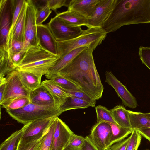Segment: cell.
Listing matches in <instances>:
<instances>
[{
    "label": "cell",
    "mask_w": 150,
    "mask_h": 150,
    "mask_svg": "<svg viewBox=\"0 0 150 150\" xmlns=\"http://www.w3.org/2000/svg\"><path fill=\"white\" fill-rule=\"evenodd\" d=\"M94 50L88 47L83 50L58 74L75 83L96 100L102 97L104 87L94 62Z\"/></svg>",
    "instance_id": "6da1fadb"
},
{
    "label": "cell",
    "mask_w": 150,
    "mask_h": 150,
    "mask_svg": "<svg viewBox=\"0 0 150 150\" xmlns=\"http://www.w3.org/2000/svg\"><path fill=\"white\" fill-rule=\"evenodd\" d=\"M150 23V0H115L112 11L102 26L107 33L123 26Z\"/></svg>",
    "instance_id": "7a4b0ae2"
},
{
    "label": "cell",
    "mask_w": 150,
    "mask_h": 150,
    "mask_svg": "<svg viewBox=\"0 0 150 150\" xmlns=\"http://www.w3.org/2000/svg\"><path fill=\"white\" fill-rule=\"evenodd\" d=\"M59 58L39 45H30L26 48L22 60L15 70L45 75Z\"/></svg>",
    "instance_id": "3957f363"
},
{
    "label": "cell",
    "mask_w": 150,
    "mask_h": 150,
    "mask_svg": "<svg viewBox=\"0 0 150 150\" xmlns=\"http://www.w3.org/2000/svg\"><path fill=\"white\" fill-rule=\"evenodd\" d=\"M107 33L101 27L87 28L79 35L72 39L57 41L58 56L62 57L71 51L82 47L94 50L105 39Z\"/></svg>",
    "instance_id": "277c9868"
},
{
    "label": "cell",
    "mask_w": 150,
    "mask_h": 150,
    "mask_svg": "<svg viewBox=\"0 0 150 150\" xmlns=\"http://www.w3.org/2000/svg\"><path fill=\"white\" fill-rule=\"evenodd\" d=\"M6 111L12 118L24 125L35 120L58 117L62 113L59 107L31 103L19 109Z\"/></svg>",
    "instance_id": "5b68a950"
},
{
    "label": "cell",
    "mask_w": 150,
    "mask_h": 150,
    "mask_svg": "<svg viewBox=\"0 0 150 150\" xmlns=\"http://www.w3.org/2000/svg\"><path fill=\"white\" fill-rule=\"evenodd\" d=\"M6 86L3 102L1 106L2 107L18 98L29 96L30 93L23 85L18 71L15 70L5 77Z\"/></svg>",
    "instance_id": "8992f818"
},
{
    "label": "cell",
    "mask_w": 150,
    "mask_h": 150,
    "mask_svg": "<svg viewBox=\"0 0 150 150\" xmlns=\"http://www.w3.org/2000/svg\"><path fill=\"white\" fill-rule=\"evenodd\" d=\"M54 118L35 120L25 125L20 143L26 144L40 139L48 132Z\"/></svg>",
    "instance_id": "52a82bcc"
},
{
    "label": "cell",
    "mask_w": 150,
    "mask_h": 150,
    "mask_svg": "<svg viewBox=\"0 0 150 150\" xmlns=\"http://www.w3.org/2000/svg\"><path fill=\"white\" fill-rule=\"evenodd\" d=\"M47 25L57 41L72 39L79 35L83 31L81 27L68 25L56 16L51 18Z\"/></svg>",
    "instance_id": "ba28073f"
},
{
    "label": "cell",
    "mask_w": 150,
    "mask_h": 150,
    "mask_svg": "<svg viewBox=\"0 0 150 150\" xmlns=\"http://www.w3.org/2000/svg\"><path fill=\"white\" fill-rule=\"evenodd\" d=\"M26 1L24 51H25L26 48L30 45H38L36 21L37 8L32 0Z\"/></svg>",
    "instance_id": "9c48e42d"
},
{
    "label": "cell",
    "mask_w": 150,
    "mask_h": 150,
    "mask_svg": "<svg viewBox=\"0 0 150 150\" xmlns=\"http://www.w3.org/2000/svg\"><path fill=\"white\" fill-rule=\"evenodd\" d=\"M112 134L108 123L97 122L92 127L88 136L98 150H106L109 147Z\"/></svg>",
    "instance_id": "30bf717a"
},
{
    "label": "cell",
    "mask_w": 150,
    "mask_h": 150,
    "mask_svg": "<svg viewBox=\"0 0 150 150\" xmlns=\"http://www.w3.org/2000/svg\"><path fill=\"white\" fill-rule=\"evenodd\" d=\"M13 5V0H0V47L7 49L8 38L12 23Z\"/></svg>",
    "instance_id": "8fae6325"
},
{
    "label": "cell",
    "mask_w": 150,
    "mask_h": 150,
    "mask_svg": "<svg viewBox=\"0 0 150 150\" xmlns=\"http://www.w3.org/2000/svg\"><path fill=\"white\" fill-rule=\"evenodd\" d=\"M50 150H64L69 144L74 133L58 117Z\"/></svg>",
    "instance_id": "7c38bea8"
},
{
    "label": "cell",
    "mask_w": 150,
    "mask_h": 150,
    "mask_svg": "<svg viewBox=\"0 0 150 150\" xmlns=\"http://www.w3.org/2000/svg\"><path fill=\"white\" fill-rule=\"evenodd\" d=\"M115 0H100L91 17L88 19V27H101L111 13Z\"/></svg>",
    "instance_id": "4fadbf2b"
},
{
    "label": "cell",
    "mask_w": 150,
    "mask_h": 150,
    "mask_svg": "<svg viewBox=\"0 0 150 150\" xmlns=\"http://www.w3.org/2000/svg\"><path fill=\"white\" fill-rule=\"evenodd\" d=\"M105 75V82L114 89L123 103L125 106L130 108H136L138 106L136 99L126 87L111 72L107 71Z\"/></svg>",
    "instance_id": "5bb4252c"
},
{
    "label": "cell",
    "mask_w": 150,
    "mask_h": 150,
    "mask_svg": "<svg viewBox=\"0 0 150 150\" xmlns=\"http://www.w3.org/2000/svg\"><path fill=\"white\" fill-rule=\"evenodd\" d=\"M38 45L46 50L58 56L57 41L47 25L37 26Z\"/></svg>",
    "instance_id": "9a60e30c"
},
{
    "label": "cell",
    "mask_w": 150,
    "mask_h": 150,
    "mask_svg": "<svg viewBox=\"0 0 150 150\" xmlns=\"http://www.w3.org/2000/svg\"><path fill=\"white\" fill-rule=\"evenodd\" d=\"M100 0H70L68 10L76 12L88 19L92 16Z\"/></svg>",
    "instance_id": "2e32d148"
},
{
    "label": "cell",
    "mask_w": 150,
    "mask_h": 150,
    "mask_svg": "<svg viewBox=\"0 0 150 150\" xmlns=\"http://www.w3.org/2000/svg\"><path fill=\"white\" fill-rule=\"evenodd\" d=\"M30 103L37 105L59 107L49 91L42 84L38 88L30 93Z\"/></svg>",
    "instance_id": "e0dca14e"
},
{
    "label": "cell",
    "mask_w": 150,
    "mask_h": 150,
    "mask_svg": "<svg viewBox=\"0 0 150 150\" xmlns=\"http://www.w3.org/2000/svg\"><path fill=\"white\" fill-rule=\"evenodd\" d=\"M87 48V47H82L75 49L59 58L55 64L49 69L48 73L45 75L46 77L50 79L52 76L58 74L80 53Z\"/></svg>",
    "instance_id": "ac0fdd59"
},
{
    "label": "cell",
    "mask_w": 150,
    "mask_h": 150,
    "mask_svg": "<svg viewBox=\"0 0 150 150\" xmlns=\"http://www.w3.org/2000/svg\"><path fill=\"white\" fill-rule=\"evenodd\" d=\"M27 2L25 0L10 36L7 40V47L12 40L24 42Z\"/></svg>",
    "instance_id": "d6986e66"
},
{
    "label": "cell",
    "mask_w": 150,
    "mask_h": 150,
    "mask_svg": "<svg viewBox=\"0 0 150 150\" xmlns=\"http://www.w3.org/2000/svg\"><path fill=\"white\" fill-rule=\"evenodd\" d=\"M41 84L50 93L59 107L64 104L67 98L73 96L51 79H46Z\"/></svg>",
    "instance_id": "ffe728a7"
},
{
    "label": "cell",
    "mask_w": 150,
    "mask_h": 150,
    "mask_svg": "<svg viewBox=\"0 0 150 150\" xmlns=\"http://www.w3.org/2000/svg\"><path fill=\"white\" fill-rule=\"evenodd\" d=\"M67 24L74 27H88V19L75 11L67 10L56 16Z\"/></svg>",
    "instance_id": "44dd1931"
},
{
    "label": "cell",
    "mask_w": 150,
    "mask_h": 150,
    "mask_svg": "<svg viewBox=\"0 0 150 150\" xmlns=\"http://www.w3.org/2000/svg\"><path fill=\"white\" fill-rule=\"evenodd\" d=\"M17 71L23 85L30 93L41 86L42 75L28 71Z\"/></svg>",
    "instance_id": "7402d4cb"
},
{
    "label": "cell",
    "mask_w": 150,
    "mask_h": 150,
    "mask_svg": "<svg viewBox=\"0 0 150 150\" xmlns=\"http://www.w3.org/2000/svg\"><path fill=\"white\" fill-rule=\"evenodd\" d=\"M16 68L12 62L6 48L0 47V78L15 70Z\"/></svg>",
    "instance_id": "603a6c76"
},
{
    "label": "cell",
    "mask_w": 150,
    "mask_h": 150,
    "mask_svg": "<svg viewBox=\"0 0 150 150\" xmlns=\"http://www.w3.org/2000/svg\"><path fill=\"white\" fill-rule=\"evenodd\" d=\"M110 110L117 124L123 127L132 129L128 110L122 105L116 106Z\"/></svg>",
    "instance_id": "cb8c5ba5"
},
{
    "label": "cell",
    "mask_w": 150,
    "mask_h": 150,
    "mask_svg": "<svg viewBox=\"0 0 150 150\" xmlns=\"http://www.w3.org/2000/svg\"><path fill=\"white\" fill-rule=\"evenodd\" d=\"M95 105L84 100L74 97L66 98L64 104L60 108L62 113L68 110L77 109H84L89 107H94Z\"/></svg>",
    "instance_id": "d4e9b609"
},
{
    "label": "cell",
    "mask_w": 150,
    "mask_h": 150,
    "mask_svg": "<svg viewBox=\"0 0 150 150\" xmlns=\"http://www.w3.org/2000/svg\"><path fill=\"white\" fill-rule=\"evenodd\" d=\"M131 128L137 129L143 127L150 128V118L144 113L128 110Z\"/></svg>",
    "instance_id": "484cf974"
},
{
    "label": "cell",
    "mask_w": 150,
    "mask_h": 150,
    "mask_svg": "<svg viewBox=\"0 0 150 150\" xmlns=\"http://www.w3.org/2000/svg\"><path fill=\"white\" fill-rule=\"evenodd\" d=\"M25 127L26 125H24L4 140L0 145V150H17Z\"/></svg>",
    "instance_id": "4316f807"
},
{
    "label": "cell",
    "mask_w": 150,
    "mask_h": 150,
    "mask_svg": "<svg viewBox=\"0 0 150 150\" xmlns=\"http://www.w3.org/2000/svg\"><path fill=\"white\" fill-rule=\"evenodd\" d=\"M108 123L111 126L112 132L109 146L125 139L133 130L131 128L122 127L116 123Z\"/></svg>",
    "instance_id": "83f0119b"
},
{
    "label": "cell",
    "mask_w": 150,
    "mask_h": 150,
    "mask_svg": "<svg viewBox=\"0 0 150 150\" xmlns=\"http://www.w3.org/2000/svg\"><path fill=\"white\" fill-rule=\"evenodd\" d=\"M50 79L52 80L66 91H83L78 85L59 74L52 76Z\"/></svg>",
    "instance_id": "f1b7e54d"
},
{
    "label": "cell",
    "mask_w": 150,
    "mask_h": 150,
    "mask_svg": "<svg viewBox=\"0 0 150 150\" xmlns=\"http://www.w3.org/2000/svg\"><path fill=\"white\" fill-rule=\"evenodd\" d=\"M95 109L97 115V122H103L116 123L113 119L110 110L101 105L96 106Z\"/></svg>",
    "instance_id": "f546056e"
},
{
    "label": "cell",
    "mask_w": 150,
    "mask_h": 150,
    "mask_svg": "<svg viewBox=\"0 0 150 150\" xmlns=\"http://www.w3.org/2000/svg\"><path fill=\"white\" fill-rule=\"evenodd\" d=\"M37 9L36 16L37 26L42 24V23L48 18L52 12L51 10L48 6L47 0L42 5L36 7Z\"/></svg>",
    "instance_id": "4dcf8cb0"
},
{
    "label": "cell",
    "mask_w": 150,
    "mask_h": 150,
    "mask_svg": "<svg viewBox=\"0 0 150 150\" xmlns=\"http://www.w3.org/2000/svg\"><path fill=\"white\" fill-rule=\"evenodd\" d=\"M56 117L54 118L48 132L41 143L38 150H50L56 122Z\"/></svg>",
    "instance_id": "1f68e13d"
},
{
    "label": "cell",
    "mask_w": 150,
    "mask_h": 150,
    "mask_svg": "<svg viewBox=\"0 0 150 150\" xmlns=\"http://www.w3.org/2000/svg\"><path fill=\"white\" fill-rule=\"evenodd\" d=\"M30 103L29 96L22 97L14 99L3 107L6 110H17L22 108Z\"/></svg>",
    "instance_id": "d6a6232c"
},
{
    "label": "cell",
    "mask_w": 150,
    "mask_h": 150,
    "mask_svg": "<svg viewBox=\"0 0 150 150\" xmlns=\"http://www.w3.org/2000/svg\"><path fill=\"white\" fill-rule=\"evenodd\" d=\"M25 1V0H13L12 23L8 39L11 35Z\"/></svg>",
    "instance_id": "836d02e7"
},
{
    "label": "cell",
    "mask_w": 150,
    "mask_h": 150,
    "mask_svg": "<svg viewBox=\"0 0 150 150\" xmlns=\"http://www.w3.org/2000/svg\"><path fill=\"white\" fill-rule=\"evenodd\" d=\"M85 141V137L74 134L66 148L69 150H81L84 144Z\"/></svg>",
    "instance_id": "e575fe53"
},
{
    "label": "cell",
    "mask_w": 150,
    "mask_h": 150,
    "mask_svg": "<svg viewBox=\"0 0 150 150\" xmlns=\"http://www.w3.org/2000/svg\"><path fill=\"white\" fill-rule=\"evenodd\" d=\"M126 150H138L141 142L142 136L136 129H133Z\"/></svg>",
    "instance_id": "d590c367"
},
{
    "label": "cell",
    "mask_w": 150,
    "mask_h": 150,
    "mask_svg": "<svg viewBox=\"0 0 150 150\" xmlns=\"http://www.w3.org/2000/svg\"><path fill=\"white\" fill-rule=\"evenodd\" d=\"M139 55L142 63L150 70V47L141 46L139 49Z\"/></svg>",
    "instance_id": "8d00e7d4"
},
{
    "label": "cell",
    "mask_w": 150,
    "mask_h": 150,
    "mask_svg": "<svg viewBox=\"0 0 150 150\" xmlns=\"http://www.w3.org/2000/svg\"><path fill=\"white\" fill-rule=\"evenodd\" d=\"M24 42L12 40L8 46V49L10 56L23 51Z\"/></svg>",
    "instance_id": "74e56055"
},
{
    "label": "cell",
    "mask_w": 150,
    "mask_h": 150,
    "mask_svg": "<svg viewBox=\"0 0 150 150\" xmlns=\"http://www.w3.org/2000/svg\"><path fill=\"white\" fill-rule=\"evenodd\" d=\"M46 134L38 141L24 144L19 143L17 150H38Z\"/></svg>",
    "instance_id": "f35d334b"
},
{
    "label": "cell",
    "mask_w": 150,
    "mask_h": 150,
    "mask_svg": "<svg viewBox=\"0 0 150 150\" xmlns=\"http://www.w3.org/2000/svg\"><path fill=\"white\" fill-rule=\"evenodd\" d=\"M70 0H47V5L50 10L55 11L62 6L68 7Z\"/></svg>",
    "instance_id": "ab89813d"
},
{
    "label": "cell",
    "mask_w": 150,
    "mask_h": 150,
    "mask_svg": "<svg viewBox=\"0 0 150 150\" xmlns=\"http://www.w3.org/2000/svg\"><path fill=\"white\" fill-rule=\"evenodd\" d=\"M66 91L68 93L72 95L73 97L84 100L95 105L96 104V100L83 91Z\"/></svg>",
    "instance_id": "60d3db41"
},
{
    "label": "cell",
    "mask_w": 150,
    "mask_h": 150,
    "mask_svg": "<svg viewBox=\"0 0 150 150\" xmlns=\"http://www.w3.org/2000/svg\"><path fill=\"white\" fill-rule=\"evenodd\" d=\"M130 139V136H129L126 139L112 144L106 150H126Z\"/></svg>",
    "instance_id": "b9f144b4"
},
{
    "label": "cell",
    "mask_w": 150,
    "mask_h": 150,
    "mask_svg": "<svg viewBox=\"0 0 150 150\" xmlns=\"http://www.w3.org/2000/svg\"><path fill=\"white\" fill-rule=\"evenodd\" d=\"M25 52L22 51L10 55L12 62L16 67L22 60Z\"/></svg>",
    "instance_id": "7bdbcfd3"
},
{
    "label": "cell",
    "mask_w": 150,
    "mask_h": 150,
    "mask_svg": "<svg viewBox=\"0 0 150 150\" xmlns=\"http://www.w3.org/2000/svg\"><path fill=\"white\" fill-rule=\"evenodd\" d=\"M6 86V77L0 78V104L1 105L4 98Z\"/></svg>",
    "instance_id": "ee69618b"
},
{
    "label": "cell",
    "mask_w": 150,
    "mask_h": 150,
    "mask_svg": "<svg viewBox=\"0 0 150 150\" xmlns=\"http://www.w3.org/2000/svg\"><path fill=\"white\" fill-rule=\"evenodd\" d=\"M85 138V143L81 150H98L94 145L88 136H86Z\"/></svg>",
    "instance_id": "f6af8a7d"
},
{
    "label": "cell",
    "mask_w": 150,
    "mask_h": 150,
    "mask_svg": "<svg viewBox=\"0 0 150 150\" xmlns=\"http://www.w3.org/2000/svg\"><path fill=\"white\" fill-rule=\"evenodd\" d=\"M144 138L150 142V128L143 127L136 129Z\"/></svg>",
    "instance_id": "bcb514c9"
},
{
    "label": "cell",
    "mask_w": 150,
    "mask_h": 150,
    "mask_svg": "<svg viewBox=\"0 0 150 150\" xmlns=\"http://www.w3.org/2000/svg\"><path fill=\"white\" fill-rule=\"evenodd\" d=\"M144 115L150 118V112L146 113H144Z\"/></svg>",
    "instance_id": "7dc6e473"
},
{
    "label": "cell",
    "mask_w": 150,
    "mask_h": 150,
    "mask_svg": "<svg viewBox=\"0 0 150 150\" xmlns=\"http://www.w3.org/2000/svg\"><path fill=\"white\" fill-rule=\"evenodd\" d=\"M64 150H69L66 148H65Z\"/></svg>",
    "instance_id": "c3c4849f"
},
{
    "label": "cell",
    "mask_w": 150,
    "mask_h": 150,
    "mask_svg": "<svg viewBox=\"0 0 150 150\" xmlns=\"http://www.w3.org/2000/svg\"></svg>",
    "instance_id": "681fc988"
}]
</instances>
